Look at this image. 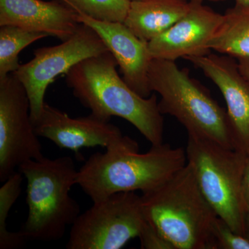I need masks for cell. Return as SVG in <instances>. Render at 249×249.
<instances>
[{
    "label": "cell",
    "instance_id": "1",
    "mask_svg": "<svg viewBox=\"0 0 249 249\" xmlns=\"http://www.w3.org/2000/svg\"><path fill=\"white\" fill-rule=\"evenodd\" d=\"M110 52L85 59L68 71L67 86L75 97L103 121L117 116L128 121L152 145L163 142L164 120L155 93L143 98L134 91L116 70Z\"/></svg>",
    "mask_w": 249,
    "mask_h": 249
},
{
    "label": "cell",
    "instance_id": "2",
    "mask_svg": "<svg viewBox=\"0 0 249 249\" xmlns=\"http://www.w3.org/2000/svg\"><path fill=\"white\" fill-rule=\"evenodd\" d=\"M186 151L168 144L139 153L138 142L127 137L121 145L90 156L78 173V186L93 203L123 192L154 191L186 165Z\"/></svg>",
    "mask_w": 249,
    "mask_h": 249
},
{
    "label": "cell",
    "instance_id": "3",
    "mask_svg": "<svg viewBox=\"0 0 249 249\" xmlns=\"http://www.w3.org/2000/svg\"><path fill=\"white\" fill-rule=\"evenodd\" d=\"M145 219L175 249H211L218 216L201 192L189 163L154 191L142 196Z\"/></svg>",
    "mask_w": 249,
    "mask_h": 249
},
{
    "label": "cell",
    "instance_id": "4",
    "mask_svg": "<svg viewBox=\"0 0 249 249\" xmlns=\"http://www.w3.org/2000/svg\"><path fill=\"white\" fill-rule=\"evenodd\" d=\"M27 179V220L21 232L27 240L55 242L65 235L80 214L79 204L70 196L78 185V170L69 156L29 160L18 168Z\"/></svg>",
    "mask_w": 249,
    "mask_h": 249
},
{
    "label": "cell",
    "instance_id": "5",
    "mask_svg": "<svg viewBox=\"0 0 249 249\" xmlns=\"http://www.w3.org/2000/svg\"><path fill=\"white\" fill-rule=\"evenodd\" d=\"M148 79L152 92L160 95V113L176 118L188 136L209 139L236 150L227 111L203 85L190 76L188 70H181L172 60L153 58Z\"/></svg>",
    "mask_w": 249,
    "mask_h": 249
},
{
    "label": "cell",
    "instance_id": "6",
    "mask_svg": "<svg viewBox=\"0 0 249 249\" xmlns=\"http://www.w3.org/2000/svg\"><path fill=\"white\" fill-rule=\"evenodd\" d=\"M186 154L199 188L216 214L232 231L245 235L247 209L242 178L246 152L188 136Z\"/></svg>",
    "mask_w": 249,
    "mask_h": 249
},
{
    "label": "cell",
    "instance_id": "7",
    "mask_svg": "<svg viewBox=\"0 0 249 249\" xmlns=\"http://www.w3.org/2000/svg\"><path fill=\"white\" fill-rule=\"evenodd\" d=\"M145 219L142 196L123 192L93 203L71 225L68 249H120L138 237Z\"/></svg>",
    "mask_w": 249,
    "mask_h": 249
},
{
    "label": "cell",
    "instance_id": "8",
    "mask_svg": "<svg viewBox=\"0 0 249 249\" xmlns=\"http://www.w3.org/2000/svg\"><path fill=\"white\" fill-rule=\"evenodd\" d=\"M108 51L97 33L80 23L68 40L58 45L37 49L32 60L19 65L13 73L27 91L33 124L40 116L45 104L46 91L57 77L66 74L82 60Z\"/></svg>",
    "mask_w": 249,
    "mask_h": 249
},
{
    "label": "cell",
    "instance_id": "9",
    "mask_svg": "<svg viewBox=\"0 0 249 249\" xmlns=\"http://www.w3.org/2000/svg\"><path fill=\"white\" fill-rule=\"evenodd\" d=\"M44 157L25 88L14 73L0 78V181L28 160Z\"/></svg>",
    "mask_w": 249,
    "mask_h": 249
},
{
    "label": "cell",
    "instance_id": "10",
    "mask_svg": "<svg viewBox=\"0 0 249 249\" xmlns=\"http://www.w3.org/2000/svg\"><path fill=\"white\" fill-rule=\"evenodd\" d=\"M33 124L37 137L49 139L59 148L71 150L79 160H83L82 149L100 146L107 150L120 145L127 137L109 121L91 114L72 118L46 103Z\"/></svg>",
    "mask_w": 249,
    "mask_h": 249
},
{
    "label": "cell",
    "instance_id": "11",
    "mask_svg": "<svg viewBox=\"0 0 249 249\" xmlns=\"http://www.w3.org/2000/svg\"><path fill=\"white\" fill-rule=\"evenodd\" d=\"M189 11L163 34L147 42L152 58L175 61L180 58L211 53L210 41L220 27L224 15L191 1Z\"/></svg>",
    "mask_w": 249,
    "mask_h": 249
},
{
    "label": "cell",
    "instance_id": "12",
    "mask_svg": "<svg viewBox=\"0 0 249 249\" xmlns=\"http://www.w3.org/2000/svg\"><path fill=\"white\" fill-rule=\"evenodd\" d=\"M217 85L227 103L236 150L249 149V83L239 71L235 58L209 53L185 58Z\"/></svg>",
    "mask_w": 249,
    "mask_h": 249
},
{
    "label": "cell",
    "instance_id": "13",
    "mask_svg": "<svg viewBox=\"0 0 249 249\" xmlns=\"http://www.w3.org/2000/svg\"><path fill=\"white\" fill-rule=\"evenodd\" d=\"M76 13L78 22L96 31L114 55L124 82L142 97H150L148 72L153 58L147 42L139 38L124 23L97 20Z\"/></svg>",
    "mask_w": 249,
    "mask_h": 249
},
{
    "label": "cell",
    "instance_id": "14",
    "mask_svg": "<svg viewBox=\"0 0 249 249\" xmlns=\"http://www.w3.org/2000/svg\"><path fill=\"white\" fill-rule=\"evenodd\" d=\"M80 24L76 11L60 0H0V27L16 26L65 41Z\"/></svg>",
    "mask_w": 249,
    "mask_h": 249
},
{
    "label": "cell",
    "instance_id": "15",
    "mask_svg": "<svg viewBox=\"0 0 249 249\" xmlns=\"http://www.w3.org/2000/svg\"><path fill=\"white\" fill-rule=\"evenodd\" d=\"M189 0H131L124 24L139 38L148 42L188 12Z\"/></svg>",
    "mask_w": 249,
    "mask_h": 249
},
{
    "label": "cell",
    "instance_id": "16",
    "mask_svg": "<svg viewBox=\"0 0 249 249\" xmlns=\"http://www.w3.org/2000/svg\"><path fill=\"white\" fill-rule=\"evenodd\" d=\"M209 48L235 59L249 57V4L235 2L227 10Z\"/></svg>",
    "mask_w": 249,
    "mask_h": 249
},
{
    "label": "cell",
    "instance_id": "17",
    "mask_svg": "<svg viewBox=\"0 0 249 249\" xmlns=\"http://www.w3.org/2000/svg\"><path fill=\"white\" fill-rule=\"evenodd\" d=\"M48 37L44 33L16 26L0 27V78L14 73L19 67V54L31 44Z\"/></svg>",
    "mask_w": 249,
    "mask_h": 249
},
{
    "label": "cell",
    "instance_id": "18",
    "mask_svg": "<svg viewBox=\"0 0 249 249\" xmlns=\"http://www.w3.org/2000/svg\"><path fill=\"white\" fill-rule=\"evenodd\" d=\"M23 175L16 172L0 188V249H19L25 245L27 237L22 232L8 231L6 221L22 191Z\"/></svg>",
    "mask_w": 249,
    "mask_h": 249
},
{
    "label": "cell",
    "instance_id": "19",
    "mask_svg": "<svg viewBox=\"0 0 249 249\" xmlns=\"http://www.w3.org/2000/svg\"><path fill=\"white\" fill-rule=\"evenodd\" d=\"M76 12L106 22H122L127 17L131 0H60Z\"/></svg>",
    "mask_w": 249,
    "mask_h": 249
},
{
    "label": "cell",
    "instance_id": "20",
    "mask_svg": "<svg viewBox=\"0 0 249 249\" xmlns=\"http://www.w3.org/2000/svg\"><path fill=\"white\" fill-rule=\"evenodd\" d=\"M211 249H249V240L217 217L213 227Z\"/></svg>",
    "mask_w": 249,
    "mask_h": 249
},
{
    "label": "cell",
    "instance_id": "21",
    "mask_svg": "<svg viewBox=\"0 0 249 249\" xmlns=\"http://www.w3.org/2000/svg\"><path fill=\"white\" fill-rule=\"evenodd\" d=\"M138 237L142 249H175L169 241L147 220L142 225Z\"/></svg>",
    "mask_w": 249,
    "mask_h": 249
},
{
    "label": "cell",
    "instance_id": "22",
    "mask_svg": "<svg viewBox=\"0 0 249 249\" xmlns=\"http://www.w3.org/2000/svg\"><path fill=\"white\" fill-rule=\"evenodd\" d=\"M242 193L247 211L249 209V149L246 152L245 168L242 178Z\"/></svg>",
    "mask_w": 249,
    "mask_h": 249
},
{
    "label": "cell",
    "instance_id": "23",
    "mask_svg": "<svg viewBox=\"0 0 249 249\" xmlns=\"http://www.w3.org/2000/svg\"><path fill=\"white\" fill-rule=\"evenodd\" d=\"M237 66L241 74L249 83V57L237 58Z\"/></svg>",
    "mask_w": 249,
    "mask_h": 249
},
{
    "label": "cell",
    "instance_id": "24",
    "mask_svg": "<svg viewBox=\"0 0 249 249\" xmlns=\"http://www.w3.org/2000/svg\"><path fill=\"white\" fill-rule=\"evenodd\" d=\"M245 235L249 240V209L247 211V214H246Z\"/></svg>",
    "mask_w": 249,
    "mask_h": 249
},
{
    "label": "cell",
    "instance_id": "25",
    "mask_svg": "<svg viewBox=\"0 0 249 249\" xmlns=\"http://www.w3.org/2000/svg\"><path fill=\"white\" fill-rule=\"evenodd\" d=\"M235 2L240 4H249V0H235Z\"/></svg>",
    "mask_w": 249,
    "mask_h": 249
},
{
    "label": "cell",
    "instance_id": "26",
    "mask_svg": "<svg viewBox=\"0 0 249 249\" xmlns=\"http://www.w3.org/2000/svg\"><path fill=\"white\" fill-rule=\"evenodd\" d=\"M189 1H213V2H219V1H226V0H189Z\"/></svg>",
    "mask_w": 249,
    "mask_h": 249
}]
</instances>
